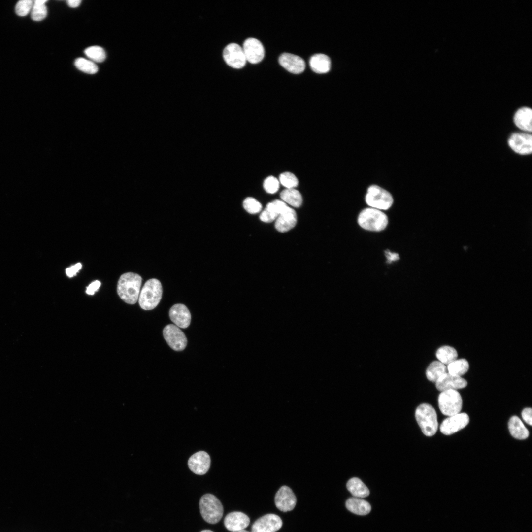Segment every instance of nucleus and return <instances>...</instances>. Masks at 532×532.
Instances as JSON below:
<instances>
[{"mask_svg": "<svg viewBox=\"0 0 532 532\" xmlns=\"http://www.w3.org/2000/svg\"><path fill=\"white\" fill-rule=\"evenodd\" d=\"M142 283L141 277L137 273L127 272L120 277L117 292L124 302L134 304L138 299Z\"/></svg>", "mask_w": 532, "mask_h": 532, "instance_id": "f257e3e1", "label": "nucleus"}, {"mask_svg": "<svg viewBox=\"0 0 532 532\" xmlns=\"http://www.w3.org/2000/svg\"><path fill=\"white\" fill-rule=\"evenodd\" d=\"M162 286L160 281L155 278L147 280L140 290L138 303L145 310L155 308L159 303L162 296Z\"/></svg>", "mask_w": 532, "mask_h": 532, "instance_id": "f03ea898", "label": "nucleus"}, {"mask_svg": "<svg viewBox=\"0 0 532 532\" xmlns=\"http://www.w3.org/2000/svg\"><path fill=\"white\" fill-rule=\"evenodd\" d=\"M415 415L425 435L432 436L436 433L438 426L437 417L435 410L432 405L428 403L420 404L416 408Z\"/></svg>", "mask_w": 532, "mask_h": 532, "instance_id": "7ed1b4c3", "label": "nucleus"}, {"mask_svg": "<svg viewBox=\"0 0 532 532\" xmlns=\"http://www.w3.org/2000/svg\"><path fill=\"white\" fill-rule=\"evenodd\" d=\"M200 514L208 523L215 524L222 518L224 509L219 499L211 494L202 496L199 503Z\"/></svg>", "mask_w": 532, "mask_h": 532, "instance_id": "20e7f679", "label": "nucleus"}, {"mask_svg": "<svg viewBox=\"0 0 532 532\" xmlns=\"http://www.w3.org/2000/svg\"><path fill=\"white\" fill-rule=\"evenodd\" d=\"M387 215L381 210L371 207L363 209L359 214L358 222L362 228L370 231L384 230L388 224Z\"/></svg>", "mask_w": 532, "mask_h": 532, "instance_id": "39448f33", "label": "nucleus"}, {"mask_svg": "<svg viewBox=\"0 0 532 532\" xmlns=\"http://www.w3.org/2000/svg\"><path fill=\"white\" fill-rule=\"evenodd\" d=\"M365 201L370 207L378 210H387L394 201L391 194L379 185L373 184L367 189Z\"/></svg>", "mask_w": 532, "mask_h": 532, "instance_id": "423d86ee", "label": "nucleus"}, {"mask_svg": "<svg viewBox=\"0 0 532 532\" xmlns=\"http://www.w3.org/2000/svg\"><path fill=\"white\" fill-rule=\"evenodd\" d=\"M438 406L442 413L450 416L460 413L462 408V399L455 390L441 391L438 398Z\"/></svg>", "mask_w": 532, "mask_h": 532, "instance_id": "0eeeda50", "label": "nucleus"}, {"mask_svg": "<svg viewBox=\"0 0 532 532\" xmlns=\"http://www.w3.org/2000/svg\"><path fill=\"white\" fill-rule=\"evenodd\" d=\"M223 57L228 66L235 69L243 67L247 61L242 47L235 43H230L225 47Z\"/></svg>", "mask_w": 532, "mask_h": 532, "instance_id": "6e6552de", "label": "nucleus"}, {"mask_svg": "<svg viewBox=\"0 0 532 532\" xmlns=\"http://www.w3.org/2000/svg\"><path fill=\"white\" fill-rule=\"evenodd\" d=\"M163 336L168 345L175 351L184 350L187 344V338L180 329L173 324L166 325L163 329Z\"/></svg>", "mask_w": 532, "mask_h": 532, "instance_id": "1a4fd4ad", "label": "nucleus"}, {"mask_svg": "<svg viewBox=\"0 0 532 532\" xmlns=\"http://www.w3.org/2000/svg\"><path fill=\"white\" fill-rule=\"evenodd\" d=\"M511 149L520 155H528L532 152V136L528 133H515L511 135L508 141Z\"/></svg>", "mask_w": 532, "mask_h": 532, "instance_id": "9d476101", "label": "nucleus"}, {"mask_svg": "<svg viewBox=\"0 0 532 532\" xmlns=\"http://www.w3.org/2000/svg\"><path fill=\"white\" fill-rule=\"evenodd\" d=\"M469 421L466 413H459L444 419L440 425V430L445 435H451L466 427Z\"/></svg>", "mask_w": 532, "mask_h": 532, "instance_id": "9b49d317", "label": "nucleus"}, {"mask_svg": "<svg viewBox=\"0 0 532 532\" xmlns=\"http://www.w3.org/2000/svg\"><path fill=\"white\" fill-rule=\"evenodd\" d=\"M282 524L279 516L274 514H267L253 523L251 532H275L281 528Z\"/></svg>", "mask_w": 532, "mask_h": 532, "instance_id": "f8f14e48", "label": "nucleus"}, {"mask_svg": "<svg viewBox=\"0 0 532 532\" xmlns=\"http://www.w3.org/2000/svg\"><path fill=\"white\" fill-rule=\"evenodd\" d=\"M242 49L246 61L251 64L260 62L264 58L265 50L262 43L254 38H249L245 40Z\"/></svg>", "mask_w": 532, "mask_h": 532, "instance_id": "ddd939ff", "label": "nucleus"}, {"mask_svg": "<svg viewBox=\"0 0 532 532\" xmlns=\"http://www.w3.org/2000/svg\"><path fill=\"white\" fill-rule=\"evenodd\" d=\"M274 501L275 505L279 510L283 512H287L294 508L297 499L290 488L287 486H283L277 492Z\"/></svg>", "mask_w": 532, "mask_h": 532, "instance_id": "4468645a", "label": "nucleus"}, {"mask_svg": "<svg viewBox=\"0 0 532 532\" xmlns=\"http://www.w3.org/2000/svg\"><path fill=\"white\" fill-rule=\"evenodd\" d=\"M210 461L209 455L204 451H200L190 457L188 465L193 473L198 475H203L209 470Z\"/></svg>", "mask_w": 532, "mask_h": 532, "instance_id": "2eb2a0df", "label": "nucleus"}, {"mask_svg": "<svg viewBox=\"0 0 532 532\" xmlns=\"http://www.w3.org/2000/svg\"><path fill=\"white\" fill-rule=\"evenodd\" d=\"M279 63L288 71L293 74H300L305 68V63L303 59L293 54H282L279 58Z\"/></svg>", "mask_w": 532, "mask_h": 532, "instance_id": "dca6fc26", "label": "nucleus"}, {"mask_svg": "<svg viewBox=\"0 0 532 532\" xmlns=\"http://www.w3.org/2000/svg\"><path fill=\"white\" fill-rule=\"evenodd\" d=\"M226 528L232 532L244 530L250 523L248 516L241 512L234 511L228 514L224 521Z\"/></svg>", "mask_w": 532, "mask_h": 532, "instance_id": "f3484780", "label": "nucleus"}, {"mask_svg": "<svg viewBox=\"0 0 532 532\" xmlns=\"http://www.w3.org/2000/svg\"><path fill=\"white\" fill-rule=\"evenodd\" d=\"M169 315L172 322L179 328L185 329L190 325L191 313L187 307L183 304L173 305L169 310Z\"/></svg>", "mask_w": 532, "mask_h": 532, "instance_id": "a211bd4d", "label": "nucleus"}, {"mask_svg": "<svg viewBox=\"0 0 532 532\" xmlns=\"http://www.w3.org/2000/svg\"><path fill=\"white\" fill-rule=\"evenodd\" d=\"M467 385L466 380L461 376L451 374L447 372L435 382L436 387L440 391L447 390H457L465 388Z\"/></svg>", "mask_w": 532, "mask_h": 532, "instance_id": "6ab92c4d", "label": "nucleus"}, {"mask_svg": "<svg viewBox=\"0 0 532 532\" xmlns=\"http://www.w3.org/2000/svg\"><path fill=\"white\" fill-rule=\"evenodd\" d=\"M275 227L280 232H286L295 227L297 223L295 211L287 206L275 220Z\"/></svg>", "mask_w": 532, "mask_h": 532, "instance_id": "aec40b11", "label": "nucleus"}, {"mask_svg": "<svg viewBox=\"0 0 532 532\" xmlns=\"http://www.w3.org/2000/svg\"><path fill=\"white\" fill-rule=\"evenodd\" d=\"M532 110L528 107H523L519 109L515 113L513 118L515 125L526 133L532 132Z\"/></svg>", "mask_w": 532, "mask_h": 532, "instance_id": "412c9836", "label": "nucleus"}, {"mask_svg": "<svg viewBox=\"0 0 532 532\" xmlns=\"http://www.w3.org/2000/svg\"><path fill=\"white\" fill-rule=\"evenodd\" d=\"M331 60L330 58L323 54H316L310 59L309 65L311 69L315 73L319 74L326 73L331 68Z\"/></svg>", "mask_w": 532, "mask_h": 532, "instance_id": "4be33fe9", "label": "nucleus"}, {"mask_svg": "<svg viewBox=\"0 0 532 532\" xmlns=\"http://www.w3.org/2000/svg\"><path fill=\"white\" fill-rule=\"evenodd\" d=\"M345 505L349 511L357 515H366L371 511L370 504L366 500L359 498L353 497L348 499Z\"/></svg>", "mask_w": 532, "mask_h": 532, "instance_id": "5701e85b", "label": "nucleus"}, {"mask_svg": "<svg viewBox=\"0 0 532 532\" xmlns=\"http://www.w3.org/2000/svg\"><path fill=\"white\" fill-rule=\"evenodd\" d=\"M508 429L511 435L515 438L519 440L525 439L528 437L529 432L521 419L517 416L510 418L508 422Z\"/></svg>", "mask_w": 532, "mask_h": 532, "instance_id": "b1692460", "label": "nucleus"}, {"mask_svg": "<svg viewBox=\"0 0 532 532\" xmlns=\"http://www.w3.org/2000/svg\"><path fill=\"white\" fill-rule=\"evenodd\" d=\"M347 488L354 497L363 498L369 495V491L366 485L358 478L353 477L347 483Z\"/></svg>", "mask_w": 532, "mask_h": 532, "instance_id": "393cba45", "label": "nucleus"}, {"mask_svg": "<svg viewBox=\"0 0 532 532\" xmlns=\"http://www.w3.org/2000/svg\"><path fill=\"white\" fill-rule=\"evenodd\" d=\"M446 372L447 367L445 365L438 361H434L427 367L426 375L429 380L436 382Z\"/></svg>", "mask_w": 532, "mask_h": 532, "instance_id": "a878e982", "label": "nucleus"}, {"mask_svg": "<svg viewBox=\"0 0 532 532\" xmlns=\"http://www.w3.org/2000/svg\"><path fill=\"white\" fill-rule=\"evenodd\" d=\"M280 197L284 202L295 207H299L302 202L301 194L295 188L284 189L281 192Z\"/></svg>", "mask_w": 532, "mask_h": 532, "instance_id": "bb28decb", "label": "nucleus"}, {"mask_svg": "<svg viewBox=\"0 0 532 532\" xmlns=\"http://www.w3.org/2000/svg\"><path fill=\"white\" fill-rule=\"evenodd\" d=\"M436 357L442 364L448 365L457 359L458 353L456 350L449 346H443L439 348L436 352Z\"/></svg>", "mask_w": 532, "mask_h": 532, "instance_id": "cd10ccee", "label": "nucleus"}, {"mask_svg": "<svg viewBox=\"0 0 532 532\" xmlns=\"http://www.w3.org/2000/svg\"><path fill=\"white\" fill-rule=\"evenodd\" d=\"M446 367L447 372L461 376L468 370L469 363L465 359H457L447 365Z\"/></svg>", "mask_w": 532, "mask_h": 532, "instance_id": "c85d7f7f", "label": "nucleus"}, {"mask_svg": "<svg viewBox=\"0 0 532 532\" xmlns=\"http://www.w3.org/2000/svg\"><path fill=\"white\" fill-rule=\"evenodd\" d=\"M47 0H36L33 4L31 15L32 19L35 21H40L46 18L47 15V9L45 5Z\"/></svg>", "mask_w": 532, "mask_h": 532, "instance_id": "c756f323", "label": "nucleus"}, {"mask_svg": "<svg viewBox=\"0 0 532 532\" xmlns=\"http://www.w3.org/2000/svg\"><path fill=\"white\" fill-rule=\"evenodd\" d=\"M84 53L93 62L101 63L106 58L104 49L99 46H90L84 50Z\"/></svg>", "mask_w": 532, "mask_h": 532, "instance_id": "7c9ffc66", "label": "nucleus"}, {"mask_svg": "<svg viewBox=\"0 0 532 532\" xmlns=\"http://www.w3.org/2000/svg\"><path fill=\"white\" fill-rule=\"evenodd\" d=\"M75 66L81 71L89 74H94L98 71V67L93 61L83 58L76 59Z\"/></svg>", "mask_w": 532, "mask_h": 532, "instance_id": "2f4dec72", "label": "nucleus"}, {"mask_svg": "<svg viewBox=\"0 0 532 532\" xmlns=\"http://www.w3.org/2000/svg\"><path fill=\"white\" fill-rule=\"evenodd\" d=\"M279 183L286 189L295 188L298 184V180L296 176L290 172H285L279 176Z\"/></svg>", "mask_w": 532, "mask_h": 532, "instance_id": "473e14b6", "label": "nucleus"}, {"mask_svg": "<svg viewBox=\"0 0 532 532\" xmlns=\"http://www.w3.org/2000/svg\"><path fill=\"white\" fill-rule=\"evenodd\" d=\"M245 210L250 214H256L261 211L262 206L260 202L252 197L246 198L243 202Z\"/></svg>", "mask_w": 532, "mask_h": 532, "instance_id": "72a5a7b5", "label": "nucleus"}, {"mask_svg": "<svg viewBox=\"0 0 532 532\" xmlns=\"http://www.w3.org/2000/svg\"><path fill=\"white\" fill-rule=\"evenodd\" d=\"M33 1L31 0H22L19 1L15 6V12L20 16H25L32 10Z\"/></svg>", "mask_w": 532, "mask_h": 532, "instance_id": "f704fd0d", "label": "nucleus"}, {"mask_svg": "<svg viewBox=\"0 0 532 532\" xmlns=\"http://www.w3.org/2000/svg\"><path fill=\"white\" fill-rule=\"evenodd\" d=\"M279 184V180L273 176H270L265 179L263 186L267 193L273 194L278 190Z\"/></svg>", "mask_w": 532, "mask_h": 532, "instance_id": "c9c22d12", "label": "nucleus"}, {"mask_svg": "<svg viewBox=\"0 0 532 532\" xmlns=\"http://www.w3.org/2000/svg\"><path fill=\"white\" fill-rule=\"evenodd\" d=\"M277 217L278 216L276 214L266 208L260 216L261 220L266 223H270L276 220Z\"/></svg>", "mask_w": 532, "mask_h": 532, "instance_id": "e433bc0d", "label": "nucleus"}, {"mask_svg": "<svg viewBox=\"0 0 532 532\" xmlns=\"http://www.w3.org/2000/svg\"><path fill=\"white\" fill-rule=\"evenodd\" d=\"M523 420L530 426L532 425V409L531 408H526L523 410L521 413Z\"/></svg>", "mask_w": 532, "mask_h": 532, "instance_id": "4c0bfd02", "label": "nucleus"}, {"mask_svg": "<svg viewBox=\"0 0 532 532\" xmlns=\"http://www.w3.org/2000/svg\"><path fill=\"white\" fill-rule=\"evenodd\" d=\"M82 268V264L80 263H78L72 266L67 268L66 269V273L68 277H72L78 272V271Z\"/></svg>", "mask_w": 532, "mask_h": 532, "instance_id": "58836bf2", "label": "nucleus"}, {"mask_svg": "<svg viewBox=\"0 0 532 532\" xmlns=\"http://www.w3.org/2000/svg\"><path fill=\"white\" fill-rule=\"evenodd\" d=\"M101 285V283L99 280H96L92 282L87 287L86 290V293L90 295H93L95 294Z\"/></svg>", "mask_w": 532, "mask_h": 532, "instance_id": "ea45409f", "label": "nucleus"}, {"mask_svg": "<svg viewBox=\"0 0 532 532\" xmlns=\"http://www.w3.org/2000/svg\"><path fill=\"white\" fill-rule=\"evenodd\" d=\"M386 257L387 258V262L391 263L392 261L399 259V254L395 253H391L389 251H385Z\"/></svg>", "mask_w": 532, "mask_h": 532, "instance_id": "a19ab883", "label": "nucleus"}, {"mask_svg": "<svg viewBox=\"0 0 532 532\" xmlns=\"http://www.w3.org/2000/svg\"><path fill=\"white\" fill-rule=\"evenodd\" d=\"M81 1V0H68L66 2L69 7L76 8L80 5Z\"/></svg>", "mask_w": 532, "mask_h": 532, "instance_id": "79ce46f5", "label": "nucleus"}, {"mask_svg": "<svg viewBox=\"0 0 532 532\" xmlns=\"http://www.w3.org/2000/svg\"><path fill=\"white\" fill-rule=\"evenodd\" d=\"M200 532H213L212 531L210 530H204L201 531Z\"/></svg>", "mask_w": 532, "mask_h": 532, "instance_id": "37998d69", "label": "nucleus"}, {"mask_svg": "<svg viewBox=\"0 0 532 532\" xmlns=\"http://www.w3.org/2000/svg\"><path fill=\"white\" fill-rule=\"evenodd\" d=\"M250 532L247 531L245 530H240V531H237V532Z\"/></svg>", "mask_w": 532, "mask_h": 532, "instance_id": "c03bdc74", "label": "nucleus"}]
</instances>
